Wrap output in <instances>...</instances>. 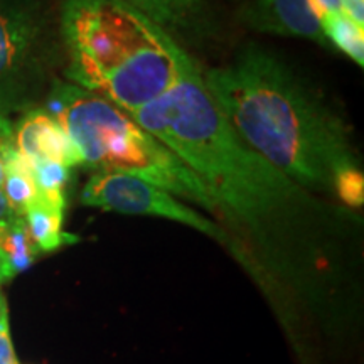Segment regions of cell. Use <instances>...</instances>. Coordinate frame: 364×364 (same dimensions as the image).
<instances>
[{"label": "cell", "mask_w": 364, "mask_h": 364, "mask_svg": "<svg viewBox=\"0 0 364 364\" xmlns=\"http://www.w3.org/2000/svg\"><path fill=\"white\" fill-rule=\"evenodd\" d=\"M324 38L331 49H339L359 68L364 66V33L344 12H327L317 16Z\"/></svg>", "instance_id": "cell-13"}, {"label": "cell", "mask_w": 364, "mask_h": 364, "mask_svg": "<svg viewBox=\"0 0 364 364\" xmlns=\"http://www.w3.org/2000/svg\"><path fill=\"white\" fill-rule=\"evenodd\" d=\"M58 44L36 0H0V115L27 112L51 88Z\"/></svg>", "instance_id": "cell-5"}, {"label": "cell", "mask_w": 364, "mask_h": 364, "mask_svg": "<svg viewBox=\"0 0 364 364\" xmlns=\"http://www.w3.org/2000/svg\"><path fill=\"white\" fill-rule=\"evenodd\" d=\"M4 282H6V280H4V277L0 275V284H4Z\"/></svg>", "instance_id": "cell-20"}, {"label": "cell", "mask_w": 364, "mask_h": 364, "mask_svg": "<svg viewBox=\"0 0 364 364\" xmlns=\"http://www.w3.org/2000/svg\"><path fill=\"white\" fill-rule=\"evenodd\" d=\"M4 194L16 216H24L26 209L38 199V188L33 176V167L11 145L4 167Z\"/></svg>", "instance_id": "cell-12"}, {"label": "cell", "mask_w": 364, "mask_h": 364, "mask_svg": "<svg viewBox=\"0 0 364 364\" xmlns=\"http://www.w3.org/2000/svg\"><path fill=\"white\" fill-rule=\"evenodd\" d=\"M339 4L346 16L364 29V0H339Z\"/></svg>", "instance_id": "cell-17"}, {"label": "cell", "mask_w": 364, "mask_h": 364, "mask_svg": "<svg viewBox=\"0 0 364 364\" xmlns=\"http://www.w3.org/2000/svg\"><path fill=\"white\" fill-rule=\"evenodd\" d=\"M81 203L85 206L120 215L154 216L181 223L216 240L223 247L235 252L238 258L235 241L225 228L203 216L176 196L139 177L110 171H93L81 191Z\"/></svg>", "instance_id": "cell-6"}, {"label": "cell", "mask_w": 364, "mask_h": 364, "mask_svg": "<svg viewBox=\"0 0 364 364\" xmlns=\"http://www.w3.org/2000/svg\"><path fill=\"white\" fill-rule=\"evenodd\" d=\"M311 4L316 11V16L327 12H343L339 0H311Z\"/></svg>", "instance_id": "cell-18"}, {"label": "cell", "mask_w": 364, "mask_h": 364, "mask_svg": "<svg viewBox=\"0 0 364 364\" xmlns=\"http://www.w3.org/2000/svg\"><path fill=\"white\" fill-rule=\"evenodd\" d=\"M22 216L0 226V275L11 280L33 265L38 255Z\"/></svg>", "instance_id": "cell-10"}, {"label": "cell", "mask_w": 364, "mask_h": 364, "mask_svg": "<svg viewBox=\"0 0 364 364\" xmlns=\"http://www.w3.org/2000/svg\"><path fill=\"white\" fill-rule=\"evenodd\" d=\"M43 108L70 136L86 169L139 177L215 215L211 198L194 172L117 105L54 80Z\"/></svg>", "instance_id": "cell-4"}, {"label": "cell", "mask_w": 364, "mask_h": 364, "mask_svg": "<svg viewBox=\"0 0 364 364\" xmlns=\"http://www.w3.org/2000/svg\"><path fill=\"white\" fill-rule=\"evenodd\" d=\"M201 181L235 231L240 262L258 275L306 287L324 272L332 241L351 216L248 147L204 86L191 56L176 85L129 113Z\"/></svg>", "instance_id": "cell-1"}, {"label": "cell", "mask_w": 364, "mask_h": 364, "mask_svg": "<svg viewBox=\"0 0 364 364\" xmlns=\"http://www.w3.org/2000/svg\"><path fill=\"white\" fill-rule=\"evenodd\" d=\"M0 364H19L11 339V327H9V316L0 322Z\"/></svg>", "instance_id": "cell-16"}, {"label": "cell", "mask_w": 364, "mask_h": 364, "mask_svg": "<svg viewBox=\"0 0 364 364\" xmlns=\"http://www.w3.org/2000/svg\"><path fill=\"white\" fill-rule=\"evenodd\" d=\"M59 38L68 83L132 113L167 93L191 54L120 0H63Z\"/></svg>", "instance_id": "cell-3"}, {"label": "cell", "mask_w": 364, "mask_h": 364, "mask_svg": "<svg viewBox=\"0 0 364 364\" xmlns=\"http://www.w3.org/2000/svg\"><path fill=\"white\" fill-rule=\"evenodd\" d=\"M14 130V145L29 164L58 162L63 166H81V156L66 132L43 107L24 112Z\"/></svg>", "instance_id": "cell-8"}, {"label": "cell", "mask_w": 364, "mask_h": 364, "mask_svg": "<svg viewBox=\"0 0 364 364\" xmlns=\"http://www.w3.org/2000/svg\"><path fill=\"white\" fill-rule=\"evenodd\" d=\"M203 80L235 134L306 189L331 198L336 176L359 167L343 115L272 49L250 43Z\"/></svg>", "instance_id": "cell-2"}, {"label": "cell", "mask_w": 364, "mask_h": 364, "mask_svg": "<svg viewBox=\"0 0 364 364\" xmlns=\"http://www.w3.org/2000/svg\"><path fill=\"white\" fill-rule=\"evenodd\" d=\"M241 21L257 33L306 39L329 48L311 0H252L241 12Z\"/></svg>", "instance_id": "cell-7"}, {"label": "cell", "mask_w": 364, "mask_h": 364, "mask_svg": "<svg viewBox=\"0 0 364 364\" xmlns=\"http://www.w3.org/2000/svg\"><path fill=\"white\" fill-rule=\"evenodd\" d=\"M9 316V311H7V300L4 297V294L0 292V322H2L4 317Z\"/></svg>", "instance_id": "cell-19"}, {"label": "cell", "mask_w": 364, "mask_h": 364, "mask_svg": "<svg viewBox=\"0 0 364 364\" xmlns=\"http://www.w3.org/2000/svg\"><path fill=\"white\" fill-rule=\"evenodd\" d=\"M24 221L33 238L38 252L49 253L56 252L65 245L75 243L76 236L68 235L63 230V220H65V211L49 206L41 199L31 204L24 213Z\"/></svg>", "instance_id": "cell-11"}, {"label": "cell", "mask_w": 364, "mask_h": 364, "mask_svg": "<svg viewBox=\"0 0 364 364\" xmlns=\"http://www.w3.org/2000/svg\"><path fill=\"white\" fill-rule=\"evenodd\" d=\"M14 144L12 124L7 117L0 115V226L7 225L14 218H17L9 206L6 194H4V167H6L7 150Z\"/></svg>", "instance_id": "cell-15"}, {"label": "cell", "mask_w": 364, "mask_h": 364, "mask_svg": "<svg viewBox=\"0 0 364 364\" xmlns=\"http://www.w3.org/2000/svg\"><path fill=\"white\" fill-rule=\"evenodd\" d=\"M166 31L177 44L211 38L216 21L206 0H120Z\"/></svg>", "instance_id": "cell-9"}, {"label": "cell", "mask_w": 364, "mask_h": 364, "mask_svg": "<svg viewBox=\"0 0 364 364\" xmlns=\"http://www.w3.org/2000/svg\"><path fill=\"white\" fill-rule=\"evenodd\" d=\"M334 196L346 206L358 209L364 203V176L359 167L341 171L334 179Z\"/></svg>", "instance_id": "cell-14"}]
</instances>
